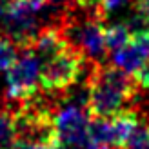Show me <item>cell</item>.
Returning <instances> with one entry per match:
<instances>
[{
	"label": "cell",
	"mask_w": 149,
	"mask_h": 149,
	"mask_svg": "<svg viewBox=\"0 0 149 149\" xmlns=\"http://www.w3.org/2000/svg\"><path fill=\"white\" fill-rule=\"evenodd\" d=\"M136 80L113 64H95L87 78V111L91 118H111L127 111L136 95Z\"/></svg>",
	"instance_id": "6da1fadb"
},
{
	"label": "cell",
	"mask_w": 149,
	"mask_h": 149,
	"mask_svg": "<svg viewBox=\"0 0 149 149\" xmlns=\"http://www.w3.org/2000/svg\"><path fill=\"white\" fill-rule=\"evenodd\" d=\"M65 38L73 47H77L87 60L93 64H104L106 56V26L102 24V17L91 13L84 18H68L62 26Z\"/></svg>",
	"instance_id": "7a4b0ae2"
},
{
	"label": "cell",
	"mask_w": 149,
	"mask_h": 149,
	"mask_svg": "<svg viewBox=\"0 0 149 149\" xmlns=\"http://www.w3.org/2000/svg\"><path fill=\"white\" fill-rule=\"evenodd\" d=\"M87 58L80 53L71 44L62 51L55 53L53 56L42 60L40 71V84L49 93H60L68 91L78 82L82 68Z\"/></svg>",
	"instance_id": "3957f363"
},
{
	"label": "cell",
	"mask_w": 149,
	"mask_h": 149,
	"mask_svg": "<svg viewBox=\"0 0 149 149\" xmlns=\"http://www.w3.org/2000/svg\"><path fill=\"white\" fill-rule=\"evenodd\" d=\"M42 60L31 49H24V55L18 56L15 64L6 71V95L11 100H29L38 91Z\"/></svg>",
	"instance_id": "277c9868"
},
{
	"label": "cell",
	"mask_w": 149,
	"mask_h": 149,
	"mask_svg": "<svg viewBox=\"0 0 149 149\" xmlns=\"http://www.w3.org/2000/svg\"><path fill=\"white\" fill-rule=\"evenodd\" d=\"M89 111L82 104H64L53 113L55 136L64 147L82 149L89 138Z\"/></svg>",
	"instance_id": "5b68a950"
},
{
	"label": "cell",
	"mask_w": 149,
	"mask_h": 149,
	"mask_svg": "<svg viewBox=\"0 0 149 149\" xmlns=\"http://www.w3.org/2000/svg\"><path fill=\"white\" fill-rule=\"evenodd\" d=\"M0 27L4 29L7 38H11L22 49H27L40 31L38 22H36V9L24 0H18L6 17V20L0 24Z\"/></svg>",
	"instance_id": "8992f818"
},
{
	"label": "cell",
	"mask_w": 149,
	"mask_h": 149,
	"mask_svg": "<svg viewBox=\"0 0 149 149\" xmlns=\"http://www.w3.org/2000/svg\"><path fill=\"white\" fill-rule=\"evenodd\" d=\"M18 135L17 129V109H9L0 104V149H7Z\"/></svg>",
	"instance_id": "52a82bcc"
},
{
	"label": "cell",
	"mask_w": 149,
	"mask_h": 149,
	"mask_svg": "<svg viewBox=\"0 0 149 149\" xmlns=\"http://www.w3.org/2000/svg\"><path fill=\"white\" fill-rule=\"evenodd\" d=\"M131 38H133V31L129 29L127 24H113L106 27V46H107V51H111V53L125 46Z\"/></svg>",
	"instance_id": "ba28073f"
},
{
	"label": "cell",
	"mask_w": 149,
	"mask_h": 149,
	"mask_svg": "<svg viewBox=\"0 0 149 149\" xmlns=\"http://www.w3.org/2000/svg\"><path fill=\"white\" fill-rule=\"evenodd\" d=\"M18 58L17 53V44L11 38L0 36V71H7Z\"/></svg>",
	"instance_id": "9c48e42d"
},
{
	"label": "cell",
	"mask_w": 149,
	"mask_h": 149,
	"mask_svg": "<svg viewBox=\"0 0 149 149\" xmlns=\"http://www.w3.org/2000/svg\"><path fill=\"white\" fill-rule=\"evenodd\" d=\"M122 149H149V140H147L146 127H138L135 133H133V136L129 138V142Z\"/></svg>",
	"instance_id": "30bf717a"
},
{
	"label": "cell",
	"mask_w": 149,
	"mask_h": 149,
	"mask_svg": "<svg viewBox=\"0 0 149 149\" xmlns=\"http://www.w3.org/2000/svg\"><path fill=\"white\" fill-rule=\"evenodd\" d=\"M127 4V0H96V13L104 18L106 15L120 9Z\"/></svg>",
	"instance_id": "8fae6325"
},
{
	"label": "cell",
	"mask_w": 149,
	"mask_h": 149,
	"mask_svg": "<svg viewBox=\"0 0 149 149\" xmlns=\"http://www.w3.org/2000/svg\"><path fill=\"white\" fill-rule=\"evenodd\" d=\"M44 146H40L38 142H35V140L27 138V136H17L15 138V142L7 147V149H42Z\"/></svg>",
	"instance_id": "7c38bea8"
},
{
	"label": "cell",
	"mask_w": 149,
	"mask_h": 149,
	"mask_svg": "<svg viewBox=\"0 0 149 149\" xmlns=\"http://www.w3.org/2000/svg\"><path fill=\"white\" fill-rule=\"evenodd\" d=\"M136 80V84L140 86V87H144V89H149V60L140 68L138 71H136V74L133 77Z\"/></svg>",
	"instance_id": "4fadbf2b"
},
{
	"label": "cell",
	"mask_w": 149,
	"mask_h": 149,
	"mask_svg": "<svg viewBox=\"0 0 149 149\" xmlns=\"http://www.w3.org/2000/svg\"><path fill=\"white\" fill-rule=\"evenodd\" d=\"M17 2L18 0H0V24L6 20V17L9 15V11L13 9V6Z\"/></svg>",
	"instance_id": "5bb4252c"
},
{
	"label": "cell",
	"mask_w": 149,
	"mask_h": 149,
	"mask_svg": "<svg viewBox=\"0 0 149 149\" xmlns=\"http://www.w3.org/2000/svg\"><path fill=\"white\" fill-rule=\"evenodd\" d=\"M82 0H49V4L51 6H55V7H73V6H80Z\"/></svg>",
	"instance_id": "9a60e30c"
},
{
	"label": "cell",
	"mask_w": 149,
	"mask_h": 149,
	"mask_svg": "<svg viewBox=\"0 0 149 149\" xmlns=\"http://www.w3.org/2000/svg\"><path fill=\"white\" fill-rule=\"evenodd\" d=\"M24 2H27L31 7H35V9L38 11V9H42L46 4H49V0H24Z\"/></svg>",
	"instance_id": "2e32d148"
},
{
	"label": "cell",
	"mask_w": 149,
	"mask_h": 149,
	"mask_svg": "<svg viewBox=\"0 0 149 149\" xmlns=\"http://www.w3.org/2000/svg\"><path fill=\"white\" fill-rule=\"evenodd\" d=\"M42 149H68V147H64L60 142H51V144H47V146H44Z\"/></svg>",
	"instance_id": "e0dca14e"
},
{
	"label": "cell",
	"mask_w": 149,
	"mask_h": 149,
	"mask_svg": "<svg viewBox=\"0 0 149 149\" xmlns=\"http://www.w3.org/2000/svg\"><path fill=\"white\" fill-rule=\"evenodd\" d=\"M146 131H147V140H149V125H147V127H146Z\"/></svg>",
	"instance_id": "ac0fdd59"
}]
</instances>
